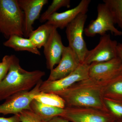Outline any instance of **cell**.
Here are the masks:
<instances>
[{"label": "cell", "instance_id": "cell-1", "mask_svg": "<svg viewBox=\"0 0 122 122\" xmlns=\"http://www.w3.org/2000/svg\"><path fill=\"white\" fill-rule=\"evenodd\" d=\"M105 83L89 78L76 82L66 89L54 93L63 99L66 107H89L110 111L103 99Z\"/></svg>", "mask_w": 122, "mask_h": 122}, {"label": "cell", "instance_id": "cell-2", "mask_svg": "<svg viewBox=\"0 0 122 122\" xmlns=\"http://www.w3.org/2000/svg\"><path fill=\"white\" fill-rule=\"evenodd\" d=\"M45 75L44 71L39 70L24 69L20 65L19 59L13 55L8 72L0 83V101L18 93L32 90Z\"/></svg>", "mask_w": 122, "mask_h": 122}, {"label": "cell", "instance_id": "cell-3", "mask_svg": "<svg viewBox=\"0 0 122 122\" xmlns=\"http://www.w3.org/2000/svg\"><path fill=\"white\" fill-rule=\"evenodd\" d=\"M24 16L18 0H0V33L7 38L24 36Z\"/></svg>", "mask_w": 122, "mask_h": 122}, {"label": "cell", "instance_id": "cell-4", "mask_svg": "<svg viewBox=\"0 0 122 122\" xmlns=\"http://www.w3.org/2000/svg\"><path fill=\"white\" fill-rule=\"evenodd\" d=\"M87 18L86 13L81 14L66 28L68 46L75 53L81 63H83L89 51L83 37L84 26Z\"/></svg>", "mask_w": 122, "mask_h": 122}, {"label": "cell", "instance_id": "cell-5", "mask_svg": "<svg viewBox=\"0 0 122 122\" xmlns=\"http://www.w3.org/2000/svg\"><path fill=\"white\" fill-rule=\"evenodd\" d=\"M60 116L72 122H115L110 111L89 107H68Z\"/></svg>", "mask_w": 122, "mask_h": 122}, {"label": "cell", "instance_id": "cell-6", "mask_svg": "<svg viewBox=\"0 0 122 122\" xmlns=\"http://www.w3.org/2000/svg\"><path fill=\"white\" fill-rule=\"evenodd\" d=\"M97 15L95 20L91 22L87 28L84 29L85 35L93 37L97 34L101 36L110 31L115 36L122 35V32L115 26L113 17L110 10L104 3L99 4L97 7Z\"/></svg>", "mask_w": 122, "mask_h": 122}, {"label": "cell", "instance_id": "cell-7", "mask_svg": "<svg viewBox=\"0 0 122 122\" xmlns=\"http://www.w3.org/2000/svg\"><path fill=\"white\" fill-rule=\"evenodd\" d=\"M42 80L32 90L22 92L9 97L0 104V114H18L24 110H30V104L35 95L40 92Z\"/></svg>", "mask_w": 122, "mask_h": 122}, {"label": "cell", "instance_id": "cell-8", "mask_svg": "<svg viewBox=\"0 0 122 122\" xmlns=\"http://www.w3.org/2000/svg\"><path fill=\"white\" fill-rule=\"evenodd\" d=\"M118 43L113 40L109 34L100 37L98 44L93 49L88 51L83 63L90 65L92 63L104 62L118 57Z\"/></svg>", "mask_w": 122, "mask_h": 122}, {"label": "cell", "instance_id": "cell-9", "mask_svg": "<svg viewBox=\"0 0 122 122\" xmlns=\"http://www.w3.org/2000/svg\"><path fill=\"white\" fill-rule=\"evenodd\" d=\"M89 65L81 63L74 71L68 76L57 81H42L40 91L44 92H55L66 89L80 81L89 78Z\"/></svg>", "mask_w": 122, "mask_h": 122}, {"label": "cell", "instance_id": "cell-10", "mask_svg": "<svg viewBox=\"0 0 122 122\" xmlns=\"http://www.w3.org/2000/svg\"><path fill=\"white\" fill-rule=\"evenodd\" d=\"M121 60L117 57L104 62L93 63L89 66V78L98 82L106 83L121 74Z\"/></svg>", "mask_w": 122, "mask_h": 122}, {"label": "cell", "instance_id": "cell-11", "mask_svg": "<svg viewBox=\"0 0 122 122\" xmlns=\"http://www.w3.org/2000/svg\"><path fill=\"white\" fill-rule=\"evenodd\" d=\"M81 63L75 53L69 46H65L58 66L52 70L46 81L59 80L74 71Z\"/></svg>", "mask_w": 122, "mask_h": 122}, {"label": "cell", "instance_id": "cell-12", "mask_svg": "<svg viewBox=\"0 0 122 122\" xmlns=\"http://www.w3.org/2000/svg\"><path fill=\"white\" fill-rule=\"evenodd\" d=\"M48 0H18L19 6L24 13V36L29 38L33 30V25L39 18L42 8Z\"/></svg>", "mask_w": 122, "mask_h": 122}, {"label": "cell", "instance_id": "cell-13", "mask_svg": "<svg viewBox=\"0 0 122 122\" xmlns=\"http://www.w3.org/2000/svg\"><path fill=\"white\" fill-rule=\"evenodd\" d=\"M65 47L57 29L54 27L48 41L44 46V54L48 69L52 70L55 66L59 63Z\"/></svg>", "mask_w": 122, "mask_h": 122}, {"label": "cell", "instance_id": "cell-14", "mask_svg": "<svg viewBox=\"0 0 122 122\" xmlns=\"http://www.w3.org/2000/svg\"><path fill=\"white\" fill-rule=\"evenodd\" d=\"M91 0H82L76 7L65 12H56L51 16L46 23L57 29L66 28L79 14L86 13Z\"/></svg>", "mask_w": 122, "mask_h": 122}, {"label": "cell", "instance_id": "cell-15", "mask_svg": "<svg viewBox=\"0 0 122 122\" xmlns=\"http://www.w3.org/2000/svg\"><path fill=\"white\" fill-rule=\"evenodd\" d=\"M30 110L43 122H46L55 117L60 116L63 113L64 109L45 105L34 99L30 103Z\"/></svg>", "mask_w": 122, "mask_h": 122}, {"label": "cell", "instance_id": "cell-16", "mask_svg": "<svg viewBox=\"0 0 122 122\" xmlns=\"http://www.w3.org/2000/svg\"><path fill=\"white\" fill-rule=\"evenodd\" d=\"M6 47L11 48L16 51H28L37 55H41V53L29 38L17 35L10 37L4 43Z\"/></svg>", "mask_w": 122, "mask_h": 122}, {"label": "cell", "instance_id": "cell-17", "mask_svg": "<svg viewBox=\"0 0 122 122\" xmlns=\"http://www.w3.org/2000/svg\"><path fill=\"white\" fill-rule=\"evenodd\" d=\"M53 28L46 23L33 30L28 38L38 49H41L46 43Z\"/></svg>", "mask_w": 122, "mask_h": 122}, {"label": "cell", "instance_id": "cell-18", "mask_svg": "<svg viewBox=\"0 0 122 122\" xmlns=\"http://www.w3.org/2000/svg\"><path fill=\"white\" fill-rule=\"evenodd\" d=\"M103 96V98L122 100V74L105 83Z\"/></svg>", "mask_w": 122, "mask_h": 122}, {"label": "cell", "instance_id": "cell-19", "mask_svg": "<svg viewBox=\"0 0 122 122\" xmlns=\"http://www.w3.org/2000/svg\"><path fill=\"white\" fill-rule=\"evenodd\" d=\"M34 99L43 104L61 109L66 107L65 102L63 99L53 92H40L35 95Z\"/></svg>", "mask_w": 122, "mask_h": 122}, {"label": "cell", "instance_id": "cell-20", "mask_svg": "<svg viewBox=\"0 0 122 122\" xmlns=\"http://www.w3.org/2000/svg\"><path fill=\"white\" fill-rule=\"evenodd\" d=\"M111 13L115 24L122 29V0H103Z\"/></svg>", "mask_w": 122, "mask_h": 122}, {"label": "cell", "instance_id": "cell-21", "mask_svg": "<svg viewBox=\"0 0 122 122\" xmlns=\"http://www.w3.org/2000/svg\"><path fill=\"white\" fill-rule=\"evenodd\" d=\"M71 1L70 0H53L48 9L41 15L39 20L41 22L47 21L51 16L62 7L69 8Z\"/></svg>", "mask_w": 122, "mask_h": 122}, {"label": "cell", "instance_id": "cell-22", "mask_svg": "<svg viewBox=\"0 0 122 122\" xmlns=\"http://www.w3.org/2000/svg\"><path fill=\"white\" fill-rule=\"evenodd\" d=\"M105 104L116 119L122 117V100L103 98Z\"/></svg>", "mask_w": 122, "mask_h": 122}, {"label": "cell", "instance_id": "cell-23", "mask_svg": "<svg viewBox=\"0 0 122 122\" xmlns=\"http://www.w3.org/2000/svg\"><path fill=\"white\" fill-rule=\"evenodd\" d=\"M18 114L20 122H43L38 116L30 110H24Z\"/></svg>", "mask_w": 122, "mask_h": 122}, {"label": "cell", "instance_id": "cell-24", "mask_svg": "<svg viewBox=\"0 0 122 122\" xmlns=\"http://www.w3.org/2000/svg\"><path fill=\"white\" fill-rule=\"evenodd\" d=\"M13 55H6L2 58L0 67V83L4 79L8 72Z\"/></svg>", "mask_w": 122, "mask_h": 122}, {"label": "cell", "instance_id": "cell-25", "mask_svg": "<svg viewBox=\"0 0 122 122\" xmlns=\"http://www.w3.org/2000/svg\"><path fill=\"white\" fill-rule=\"evenodd\" d=\"M0 122H20L19 114L15 115L9 117H0Z\"/></svg>", "mask_w": 122, "mask_h": 122}, {"label": "cell", "instance_id": "cell-26", "mask_svg": "<svg viewBox=\"0 0 122 122\" xmlns=\"http://www.w3.org/2000/svg\"><path fill=\"white\" fill-rule=\"evenodd\" d=\"M43 122H72L61 116H56L49 120Z\"/></svg>", "mask_w": 122, "mask_h": 122}, {"label": "cell", "instance_id": "cell-27", "mask_svg": "<svg viewBox=\"0 0 122 122\" xmlns=\"http://www.w3.org/2000/svg\"><path fill=\"white\" fill-rule=\"evenodd\" d=\"M117 53L118 56L121 60L122 65V43H118L117 46ZM121 74H122V68Z\"/></svg>", "mask_w": 122, "mask_h": 122}, {"label": "cell", "instance_id": "cell-28", "mask_svg": "<svg viewBox=\"0 0 122 122\" xmlns=\"http://www.w3.org/2000/svg\"><path fill=\"white\" fill-rule=\"evenodd\" d=\"M117 119H118V122H122V117L117 118Z\"/></svg>", "mask_w": 122, "mask_h": 122}, {"label": "cell", "instance_id": "cell-29", "mask_svg": "<svg viewBox=\"0 0 122 122\" xmlns=\"http://www.w3.org/2000/svg\"><path fill=\"white\" fill-rule=\"evenodd\" d=\"M1 66V62H0V67Z\"/></svg>", "mask_w": 122, "mask_h": 122}]
</instances>
